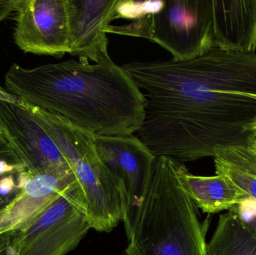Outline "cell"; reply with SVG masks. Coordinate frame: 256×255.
I'll return each instance as SVG.
<instances>
[{
	"label": "cell",
	"mask_w": 256,
	"mask_h": 255,
	"mask_svg": "<svg viewBox=\"0 0 256 255\" xmlns=\"http://www.w3.org/2000/svg\"><path fill=\"white\" fill-rule=\"evenodd\" d=\"M146 91L137 137L155 157L195 161L218 148L249 147L256 136V53L214 47L185 61L123 64Z\"/></svg>",
	"instance_id": "obj_1"
},
{
	"label": "cell",
	"mask_w": 256,
	"mask_h": 255,
	"mask_svg": "<svg viewBox=\"0 0 256 255\" xmlns=\"http://www.w3.org/2000/svg\"><path fill=\"white\" fill-rule=\"evenodd\" d=\"M8 92L94 135L132 136L144 122V94L122 66L86 58L25 68L13 64Z\"/></svg>",
	"instance_id": "obj_2"
},
{
	"label": "cell",
	"mask_w": 256,
	"mask_h": 255,
	"mask_svg": "<svg viewBox=\"0 0 256 255\" xmlns=\"http://www.w3.org/2000/svg\"><path fill=\"white\" fill-rule=\"evenodd\" d=\"M207 226L179 186L176 160L158 157L126 255H207Z\"/></svg>",
	"instance_id": "obj_3"
},
{
	"label": "cell",
	"mask_w": 256,
	"mask_h": 255,
	"mask_svg": "<svg viewBox=\"0 0 256 255\" xmlns=\"http://www.w3.org/2000/svg\"><path fill=\"white\" fill-rule=\"evenodd\" d=\"M20 102L70 163L92 229L112 232L122 218L121 196L116 181L98 156L94 134L63 117Z\"/></svg>",
	"instance_id": "obj_4"
},
{
	"label": "cell",
	"mask_w": 256,
	"mask_h": 255,
	"mask_svg": "<svg viewBox=\"0 0 256 255\" xmlns=\"http://www.w3.org/2000/svg\"><path fill=\"white\" fill-rule=\"evenodd\" d=\"M214 0H164L160 10L106 32L148 39L166 49L172 60L195 59L216 47Z\"/></svg>",
	"instance_id": "obj_5"
},
{
	"label": "cell",
	"mask_w": 256,
	"mask_h": 255,
	"mask_svg": "<svg viewBox=\"0 0 256 255\" xmlns=\"http://www.w3.org/2000/svg\"><path fill=\"white\" fill-rule=\"evenodd\" d=\"M92 229L84 196L76 181L54 202L15 231L12 255H66Z\"/></svg>",
	"instance_id": "obj_6"
},
{
	"label": "cell",
	"mask_w": 256,
	"mask_h": 255,
	"mask_svg": "<svg viewBox=\"0 0 256 255\" xmlns=\"http://www.w3.org/2000/svg\"><path fill=\"white\" fill-rule=\"evenodd\" d=\"M96 152L116 181L128 240L148 186L156 157L137 136L94 135Z\"/></svg>",
	"instance_id": "obj_7"
},
{
	"label": "cell",
	"mask_w": 256,
	"mask_h": 255,
	"mask_svg": "<svg viewBox=\"0 0 256 255\" xmlns=\"http://www.w3.org/2000/svg\"><path fill=\"white\" fill-rule=\"evenodd\" d=\"M0 134L31 175L73 173L55 142L10 94L0 98Z\"/></svg>",
	"instance_id": "obj_8"
},
{
	"label": "cell",
	"mask_w": 256,
	"mask_h": 255,
	"mask_svg": "<svg viewBox=\"0 0 256 255\" xmlns=\"http://www.w3.org/2000/svg\"><path fill=\"white\" fill-rule=\"evenodd\" d=\"M14 40L25 52L61 58L70 53L67 0H20Z\"/></svg>",
	"instance_id": "obj_9"
},
{
	"label": "cell",
	"mask_w": 256,
	"mask_h": 255,
	"mask_svg": "<svg viewBox=\"0 0 256 255\" xmlns=\"http://www.w3.org/2000/svg\"><path fill=\"white\" fill-rule=\"evenodd\" d=\"M70 53L98 62L108 59L106 28L115 19L118 0H67Z\"/></svg>",
	"instance_id": "obj_10"
},
{
	"label": "cell",
	"mask_w": 256,
	"mask_h": 255,
	"mask_svg": "<svg viewBox=\"0 0 256 255\" xmlns=\"http://www.w3.org/2000/svg\"><path fill=\"white\" fill-rule=\"evenodd\" d=\"M75 181L72 172L30 174L20 193L0 215V231H18Z\"/></svg>",
	"instance_id": "obj_11"
},
{
	"label": "cell",
	"mask_w": 256,
	"mask_h": 255,
	"mask_svg": "<svg viewBox=\"0 0 256 255\" xmlns=\"http://www.w3.org/2000/svg\"><path fill=\"white\" fill-rule=\"evenodd\" d=\"M214 6L216 47L256 52V0H214Z\"/></svg>",
	"instance_id": "obj_12"
},
{
	"label": "cell",
	"mask_w": 256,
	"mask_h": 255,
	"mask_svg": "<svg viewBox=\"0 0 256 255\" xmlns=\"http://www.w3.org/2000/svg\"><path fill=\"white\" fill-rule=\"evenodd\" d=\"M176 173L180 189L204 213L212 214L228 211L248 197L226 177L194 175L183 163L176 160Z\"/></svg>",
	"instance_id": "obj_13"
},
{
	"label": "cell",
	"mask_w": 256,
	"mask_h": 255,
	"mask_svg": "<svg viewBox=\"0 0 256 255\" xmlns=\"http://www.w3.org/2000/svg\"><path fill=\"white\" fill-rule=\"evenodd\" d=\"M206 253L207 255H256V234L240 220L232 208L220 216Z\"/></svg>",
	"instance_id": "obj_14"
},
{
	"label": "cell",
	"mask_w": 256,
	"mask_h": 255,
	"mask_svg": "<svg viewBox=\"0 0 256 255\" xmlns=\"http://www.w3.org/2000/svg\"><path fill=\"white\" fill-rule=\"evenodd\" d=\"M216 175L232 181L250 197L256 199V154L249 147L218 148L214 157Z\"/></svg>",
	"instance_id": "obj_15"
},
{
	"label": "cell",
	"mask_w": 256,
	"mask_h": 255,
	"mask_svg": "<svg viewBox=\"0 0 256 255\" xmlns=\"http://www.w3.org/2000/svg\"><path fill=\"white\" fill-rule=\"evenodd\" d=\"M164 1H131L118 0L115 10V19L118 18L140 19L146 15L156 13L160 10Z\"/></svg>",
	"instance_id": "obj_16"
},
{
	"label": "cell",
	"mask_w": 256,
	"mask_h": 255,
	"mask_svg": "<svg viewBox=\"0 0 256 255\" xmlns=\"http://www.w3.org/2000/svg\"><path fill=\"white\" fill-rule=\"evenodd\" d=\"M233 208L245 224H249L256 220V199L254 198L245 197Z\"/></svg>",
	"instance_id": "obj_17"
},
{
	"label": "cell",
	"mask_w": 256,
	"mask_h": 255,
	"mask_svg": "<svg viewBox=\"0 0 256 255\" xmlns=\"http://www.w3.org/2000/svg\"><path fill=\"white\" fill-rule=\"evenodd\" d=\"M9 147L10 146H9L8 142H6V139H4L2 136L0 137V157L8 151ZM0 178H1V177H0ZM20 193V192L12 195V196H8V197H2V196H0V215H1L2 213L6 209V208L14 200L15 198L18 196V195Z\"/></svg>",
	"instance_id": "obj_18"
},
{
	"label": "cell",
	"mask_w": 256,
	"mask_h": 255,
	"mask_svg": "<svg viewBox=\"0 0 256 255\" xmlns=\"http://www.w3.org/2000/svg\"><path fill=\"white\" fill-rule=\"evenodd\" d=\"M20 0H0V23L18 9Z\"/></svg>",
	"instance_id": "obj_19"
},
{
	"label": "cell",
	"mask_w": 256,
	"mask_h": 255,
	"mask_svg": "<svg viewBox=\"0 0 256 255\" xmlns=\"http://www.w3.org/2000/svg\"><path fill=\"white\" fill-rule=\"evenodd\" d=\"M249 148H250L251 150H252L256 154V136L252 139V141H251Z\"/></svg>",
	"instance_id": "obj_20"
},
{
	"label": "cell",
	"mask_w": 256,
	"mask_h": 255,
	"mask_svg": "<svg viewBox=\"0 0 256 255\" xmlns=\"http://www.w3.org/2000/svg\"><path fill=\"white\" fill-rule=\"evenodd\" d=\"M10 95L7 91H4L1 86H0V98H6V97H8Z\"/></svg>",
	"instance_id": "obj_21"
},
{
	"label": "cell",
	"mask_w": 256,
	"mask_h": 255,
	"mask_svg": "<svg viewBox=\"0 0 256 255\" xmlns=\"http://www.w3.org/2000/svg\"><path fill=\"white\" fill-rule=\"evenodd\" d=\"M251 229L254 231V232L256 234V220L252 222V223H249V224H246Z\"/></svg>",
	"instance_id": "obj_22"
},
{
	"label": "cell",
	"mask_w": 256,
	"mask_h": 255,
	"mask_svg": "<svg viewBox=\"0 0 256 255\" xmlns=\"http://www.w3.org/2000/svg\"><path fill=\"white\" fill-rule=\"evenodd\" d=\"M249 131L256 135V121L252 124L250 128Z\"/></svg>",
	"instance_id": "obj_23"
},
{
	"label": "cell",
	"mask_w": 256,
	"mask_h": 255,
	"mask_svg": "<svg viewBox=\"0 0 256 255\" xmlns=\"http://www.w3.org/2000/svg\"><path fill=\"white\" fill-rule=\"evenodd\" d=\"M0 137H2V135L1 134H0Z\"/></svg>",
	"instance_id": "obj_24"
}]
</instances>
